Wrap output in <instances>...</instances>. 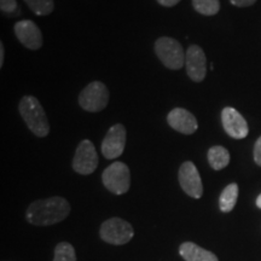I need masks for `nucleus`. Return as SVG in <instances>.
<instances>
[{"instance_id": "nucleus-13", "label": "nucleus", "mask_w": 261, "mask_h": 261, "mask_svg": "<svg viewBox=\"0 0 261 261\" xmlns=\"http://www.w3.org/2000/svg\"><path fill=\"white\" fill-rule=\"evenodd\" d=\"M168 125L182 135H194L198 128L196 117L187 109L175 108L167 115Z\"/></svg>"}, {"instance_id": "nucleus-3", "label": "nucleus", "mask_w": 261, "mask_h": 261, "mask_svg": "<svg viewBox=\"0 0 261 261\" xmlns=\"http://www.w3.org/2000/svg\"><path fill=\"white\" fill-rule=\"evenodd\" d=\"M155 54L168 69L178 70L185 65V56L179 41L169 37H161L155 42Z\"/></svg>"}, {"instance_id": "nucleus-25", "label": "nucleus", "mask_w": 261, "mask_h": 261, "mask_svg": "<svg viewBox=\"0 0 261 261\" xmlns=\"http://www.w3.org/2000/svg\"><path fill=\"white\" fill-rule=\"evenodd\" d=\"M256 205L261 210V194L257 196V198H256Z\"/></svg>"}, {"instance_id": "nucleus-1", "label": "nucleus", "mask_w": 261, "mask_h": 261, "mask_svg": "<svg viewBox=\"0 0 261 261\" xmlns=\"http://www.w3.org/2000/svg\"><path fill=\"white\" fill-rule=\"evenodd\" d=\"M70 213V204L63 197L38 200L29 204L25 218L35 226H48L63 221Z\"/></svg>"}, {"instance_id": "nucleus-19", "label": "nucleus", "mask_w": 261, "mask_h": 261, "mask_svg": "<svg viewBox=\"0 0 261 261\" xmlns=\"http://www.w3.org/2000/svg\"><path fill=\"white\" fill-rule=\"evenodd\" d=\"M54 261H76L74 247L68 242H61L55 249Z\"/></svg>"}, {"instance_id": "nucleus-15", "label": "nucleus", "mask_w": 261, "mask_h": 261, "mask_svg": "<svg viewBox=\"0 0 261 261\" xmlns=\"http://www.w3.org/2000/svg\"><path fill=\"white\" fill-rule=\"evenodd\" d=\"M208 162L214 171H220L230 163V154L227 149L221 145H215L208 150Z\"/></svg>"}, {"instance_id": "nucleus-6", "label": "nucleus", "mask_w": 261, "mask_h": 261, "mask_svg": "<svg viewBox=\"0 0 261 261\" xmlns=\"http://www.w3.org/2000/svg\"><path fill=\"white\" fill-rule=\"evenodd\" d=\"M99 234L107 243L122 246L132 240L135 231L128 221L120 219V218H112L102 224Z\"/></svg>"}, {"instance_id": "nucleus-24", "label": "nucleus", "mask_w": 261, "mask_h": 261, "mask_svg": "<svg viewBox=\"0 0 261 261\" xmlns=\"http://www.w3.org/2000/svg\"><path fill=\"white\" fill-rule=\"evenodd\" d=\"M4 58H5V50L3 42H0V67H3L4 64Z\"/></svg>"}, {"instance_id": "nucleus-12", "label": "nucleus", "mask_w": 261, "mask_h": 261, "mask_svg": "<svg viewBox=\"0 0 261 261\" xmlns=\"http://www.w3.org/2000/svg\"><path fill=\"white\" fill-rule=\"evenodd\" d=\"M14 31L19 42L29 50H38L42 46L41 31L31 19L18 21L15 24Z\"/></svg>"}, {"instance_id": "nucleus-10", "label": "nucleus", "mask_w": 261, "mask_h": 261, "mask_svg": "<svg viewBox=\"0 0 261 261\" xmlns=\"http://www.w3.org/2000/svg\"><path fill=\"white\" fill-rule=\"evenodd\" d=\"M185 67L189 77L195 83H201L207 75V58L198 45L189 46L185 56Z\"/></svg>"}, {"instance_id": "nucleus-17", "label": "nucleus", "mask_w": 261, "mask_h": 261, "mask_svg": "<svg viewBox=\"0 0 261 261\" xmlns=\"http://www.w3.org/2000/svg\"><path fill=\"white\" fill-rule=\"evenodd\" d=\"M192 6L203 16H214L220 10L219 0H192Z\"/></svg>"}, {"instance_id": "nucleus-2", "label": "nucleus", "mask_w": 261, "mask_h": 261, "mask_svg": "<svg viewBox=\"0 0 261 261\" xmlns=\"http://www.w3.org/2000/svg\"><path fill=\"white\" fill-rule=\"evenodd\" d=\"M18 110L28 128L37 137H46L50 133V123L44 108L34 96H24L18 104Z\"/></svg>"}, {"instance_id": "nucleus-11", "label": "nucleus", "mask_w": 261, "mask_h": 261, "mask_svg": "<svg viewBox=\"0 0 261 261\" xmlns=\"http://www.w3.org/2000/svg\"><path fill=\"white\" fill-rule=\"evenodd\" d=\"M221 122H223L225 132L234 139L246 138L249 133V127L246 119L234 108H224L221 112Z\"/></svg>"}, {"instance_id": "nucleus-4", "label": "nucleus", "mask_w": 261, "mask_h": 261, "mask_svg": "<svg viewBox=\"0 0 261 261\" xmlns=\"http://www.w3.org/2000/svg\"><path fill=\"white\" fill-rule=\"evenodd\" d=\"M102 181L108 190L115 195H123L129 190L130 173L123 162H114L102 174Z\"/></svg>"}, {"instance_id": "nucleus-14", "label": "nucleus", "mask_w": 261, "mask_h": 261, "mask_svg": "<svg viewBox=\"0 0 261 261\" xmlns=\"http://www.w3.org/2000/svg\"><path fill=\"white\" fill-rule=\"evenodd\" d=\"M179 254L185 261H219L215 254L192 242H184L179 247Z\"/></svg>"}, {"instance_id": "nucleus-21", "label": "nucleus", "mask_w": 261, "mask_h": 261, "mask_svg": "<svg viewBox=\"0 0 261 261\" xmlns=\"http://www.w3.org/2000/svg\"><path fill=\"white\" fill-rule=\"evenodd\" d=\"M254 161L261 167V136L255 142V145H254Z\"/></svg>"}, {"instance_id": "nucleus-20", "label": "nucleus", "mask_w": 261, "mask_h": 261, "mask_svg": "<svg viewBox=\"0 0 261 261\" xmlns=\"http://www.w3.org/2000/svg\"><path fill=\"white\" fill-rule=\"evenodd\" d=\"M0 10L4 15L16 16L19 12L16 0H0Z\"/></svg>"}, {"instance_id": "nucleus-22", "label": "nucleus", "mask_w": 261, "mask_h": 261, "mask_svg": "<svg viewBox=\"0 0 261 261\" xmlns=\"http://www.w3.org/2000/svg\"><path fill=\"white\" fill-rule=\"evenodd\" d=\"M230 3L238 8H247V6H252L256 3V0H230Z\"/></svg>"}, {"instance_id": "nucleus-5", "label": "nucleus", "mask_w": 261, "mask_h": 261, "mask_svg": "<svg viewBox=\"0 0 261 261\" xmlns=\"http://www.w3.org/2000/svg\"><path fill=\"white\" fill-rule=\"evenodd\" d=\"M109 103V91L100 81H92L81 91L79 104L84 110L90 113H98L106 109Z\"/></svg>"}, {"instance_id": "nucleus-7", "label": "nucleus", "mask_w": 261, "mask_h": 261, "mask_svg": "<svg viewBox=\"0 0 261 261\" xmlns=\"http://www.w3.org/2000/svg\"><path fill=\"white\" fill-rule=\"evenodd\" d=\"M71 165L75 172L83 175H89L96 171L98 167V154L91 140L84 139L80 142Z\"/></svg>"}, {"instance_id": "nucleus-23", "label": "nucleus", "mask_w": 261, "mask_h": 261, "mask_svg": "<svg viewBox=\"0 0 261 261\" xmlns=\"http://www.w3.org/2000/svg\"><path fill=\"white\" fill-rule=\"evenodd\" d=\"M180 0H158L160 5L165 6V8H172V6H175Z\"/></svg>"}, {"instance_id": "nucleus-16", "label": "nucleus", "mask_w": 261, "mask_h": 261, "mask_svg": "<svg viewBox=\"0 0 261 261\" xmlns=\"http://www.w3.org/2000/svg\"><path fill=\"white\" fill-rule=\"evenodd\" d=\"M238 198V185L236 182H231L224 189L219 197L220 211L228 213L234 208Z\"/></svg>"}, {"instance_id": "nucleus-8", "label": "nucleus", "mask_w": 261, "mask_h": 261, "mask_svg": "<svg viewBox=\"0 0 261 261\" xmlns=\"http://www.w3.org/2000/svg\"><path fill=\"white\" fill-rule=\"evenodd\" d=\"M179 184L184 192L192 198H201L203 195V185L196 168L195 163L191 161L184 162L179 168L178 173Z\"/></svg>"}, {"instance_id": "nucleus-18", "label": "nucleus", "mask_w": 261, "mask_h": 261, "mask_svg": "<svg viewBox=\"0 0 261 261\" xmlns=\"http://www.w3.org/2000/svg\"><path fill=\"white\" fill-rule=\"evenodd\" d=\"M24 3L38 16H47L55 10L54 0H24Z\"/></svg>"}, {"instance_id": "nucleus-9", "label": "nucleus", "mask_w": 261, "mask_h": 261, "mask_svg": "<svg viewBox=\"0 0 261 261\" xmlns=\"http://www.w3.org/2000/svg\"><path fill=\"white\" fill-rule=\"evenodd\" d=\"M126 145V128L122 123L110 127L102 142V154L108 160H114L122 155Z\"/></svg>"}]
</instances>
